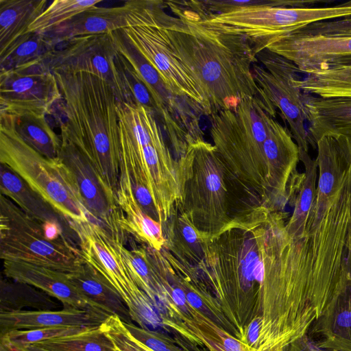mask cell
Listing matches in <instances>:
<instances>
[{"instance_id":"obj_1","label":"cell","mask_w":351,"mask_h":351,"mask_svg":"<svg viewBox=\"0 0 351 351\" xmlns=\"http://www.w3.org/2000/svg\"><path fill=\"white\" fill-rule=\"evenodd\" d=\"M165 3L176 16L167 14V36L202 88L208 117L234 108L246 97H262L252 73L256 55L245 36L200 23L181 2Z\"/></svg>"},{"instance_id":"obj_2","label":"cell","mask_w":351,"mask_h":351,"mask_svg":"<svg viewBox=\"0 0 351 351\" xmlns=\"http://www.w3.org/2000/svg\"><path fill=\"white\" fill-rule=\"evenodd\" d=\"M117 111L119 183L131 186L142 210L163 226L182 200L179 161L154 109L118 101Z\"/></svg>"},{"instance_id":"obj_3","label":"cell","mask_w":351,"mask_h":351,"mask_svg":"<svg viewBox=\"0 0 351 351\" xmlns=\"http://www.w3.org/2000/svg\"><path fill=\"white\" fill-rule=\"evenodd\" d=\"M53 73L65 115V121L60 124L61 140L75 145L89 159L115 195L119 183V101L115 92L93 74Z\"/></svg>"},{"instance_id":"obj_4","label":"cell","mask_w":351,"mask_h":351,"mask_svg":"<svg viewBox=\"0 0 351 351\" xmlns=\"http://www.w3.org/2000/svg\"><path fill=\"white\" fill-rule=\"evenodd\" d=\"M276 108L262 97L211 114L210 132L218 154L240 189L255 203L278 211L265 154Z\"/></svg>"},{"instance_id":"obj_5","label":"cell","mask_w":351,"mask_h":351,"mask_svg":"<svg viewBox=\"0 0 351 351\" xmlns=\"http://www.w3.org/2000/svg\"><path fill=\"white\" fill-rule=\"evenodd\" d=\"M178 161L181 207L203 239H210L229 228L238 217L232 211L231 192L232 186H239L215 146L204 139L191 143Z\"/></svg>"},{"instance_id":"obj_6","label":"cell","mask_w":351,"mask_h":351,"mask_svg":"<svg viewBox=\"0 0 351 351\" xmlns=\"http://www.w3.org/2000/svg\"><path fill=\"white\" fill-rule=\"evenodd\" d=\"M0 163L14 171L69 221H90L65 164L59 157L46 158L31 147L16 132L14 117L1 112Z\"/></svg>"},{"instance_id":"obj_7","label":"cell","mask_w":351,"mask_h":351,"mask_svg":"<svg viewBox=\"0 0 351 351\" xmlns=\"http://www.w3.org/2000/svg\"><path fill=\"white\" fill-rule=\"evenodd\" d=\"M0 256L3 261H22L64 273L84 264L80 248L56 226H47L27 215L1 194Z\"/></svg>"},{"instance_id":"obj_8","label":"cell","mask_w":351,"mask_h":351,"mask_svg":"<svg viewBox=\"0 0 351 351\" xmlns=\"http://www.w3.org/2000/svg\"><path fill=\"white\" fill-rule=\"evenodd\" d=\"M191 10L204 25L245 36L257 55L280 36L315 22L351 16V1L326 7L250 6L208 15Z\"/></svg>"},{"instance_id":"obj_9","label":"cell","mask_w":351,"mask_h":351,"mask_svg":"<svg viewBox=\"0 0 351 351\" xmlns=\"http://www.w3.org/2000/svg\"><path fill=\"white\" fill-rule=\"evenodd\" d=\"M69 223L77 237L84 262L97 271L120 295L131 319L144 328L165 330L162 317L134 281L121 254V234H114L90 221Z\"/></svg>"},{"instance_id":"obj_10","label":"cell","mask_w":351,"mask_h":351,"mask_svg":"<svg viewBox=\"0 0 351 351\" xmlns=\"http://www.w3.org/2000/svg\"><path fill=\"white\" fill-rule=\"evenodd\" d=\"M65 43L44 61L52 72L93 74L111 86L119 101L134 102L112 33L77 36Z\"/></svg>"},{"instance_id":"obj_11","label":"cell","mask_w":351,"mask_h":351,"mask_svg":"<svg viewBox=\"0 0 351 351\" xmlns=\"http://www.w3.org/2000/svg\"><path fill=\"white\" fill-rule=\"evenodd\" d=\"M166 16L163 10L154 21L122 31L130 44L158 72L172 94L209 116L202 88L173 49L165 27Z\"/></svg>"},{"instance_id":"obj_12","label":"cell","mask_w":351,"mask_h":351,"mask_svg":"<svg viewBox=\"0 0 351 351\" xmlns=\"http://www.w3.org/2000/svg\"><path fill=\"white\" fill-rule=\"evenodd\" d=\"M261 65L254 62L252 73L263 97L269 100L289 127L299 152H308V146L314 148L305 123L302 92L294 84L293 79L298 75L297 66L285 58L265 49L256 55Z\"/></svg>"},{"instance_id":"obj_13","label":"cell","mask_w":351,"mask_h":351,"mask_svg":"<svg viewBox=\"0 0 351 351\" xmlns=\"http://www.w3.org/2000/svg\"><path fill=\"white\" fill-rule=\"evenodd\" d=\"M61 99L56 78L44 60L0 71L1 113L46 116Z\"/></svg>"},{"instance_id":"obj_14","label":"cell","mask_w":351,"mask_h":351,"mask_svg":"<svg viewBox=\"0 0 351 351\" xmlns=\"http://www.w3.org/2000/svg\"><path fill=\"white\" fill-rule=\"evenodd\" d=\"M165 6L164 1L155 0H131L112 8L95 6L44 35L56 46L77 36L110 34L149 23Z\"/></svg>"},{"instance_id":"obj_15","label":"cell","mask_w":351,"mask_h":351,"mask_svg":"<svg viewBox=\"0 0 351 351\" xmlns=\"http://www.w3.org/2000/svg\"><path fill=\"white\" fill-rule=\"evenodd\" d=\"M59 158L73 176L90 221L103 226L114 234L123 232L118 223L120 210L115 195L89 159L75 145L63 140Z\"/></svg>"},{"instance_id":"obj_16","label":"cell","mask_w":351,"mask_h":351,"mask_svg":"<svg viewBox=\"0 0 351 351\" xmlns=\"http://www.w3.org/2000/svg\"><path fill=\"white\" fill-rule=\"evenodd\" d=\"M112 34L118 51L150 93L156 104V112L162 119L169 138L177 140L183 138L192 123L188 121V114L191 112L184 110L179 101V98H182L170 92L158 72L130 44L122 29L115 31Z\"/></svg>"},{"instance_id":"obj_17","label":"cell","mask_w":351,"mask_h":351,"mask_svg":"<svg viewBox=\"0 0 351 351\" xmlns=\"http://www.w3.org/2000/svg\"><path fill=\"white\" fill-rule=\"evenodd\" d=\"M266 49L307 74L324 69L337 58L351 56V36L327 37L293 32L276 38Z\"/></svg>"},{"instance_id":"obj_18","label":"cell","mask_w":351,"mask_h":351,"mask_svg":"<svg viewBox=\"0 0 351 351\" xmlns=\"http://www.w3.org/2000/svg\"><path fill=\"white\" fill-rule=\"evenodd\" d=\"M5 275L14 281L39 289L60 301L64 307L111 314L101 305L93 302L69 280L67 273L22 261H3Z\"/></svg>"},{"instance_id":"obj_19","label":"cell","mask_w":351,"mask_h":351,"mask_svg":"<svg viewBox=\"0 0 351 351\" xmlns=\"http://www.w3.org/2000/svg\"><path fill=\"white\" fill-rule=\"evenodd\" d=\"M316 145L319 175L313 206L317 210L322 211L341 188L351 169V137L326 136Z\"/></svg>"},{"instance_id":"obj_20","label":"cell","mask_w":351,"mask_h":351,"mask_svg":"<svg viewBox=\"0 0 351 351\" xmlns=\"http://www.w3.org/2000/svg\"><path fill=\"white\" fill-rule=\"evenodd\" d=\"M308 333L322 348L351 351V280L333 295Z\"/></svg>"},{"instance_id":"obj_21","label":"cell","mask_w":351,"mask_h":351,"mask_svg":"<svg viewBox=\"0 0 351 351\" xmlns=\"http://www.w3.org/2000/svg\"><path fill=\"white\" fill-rule=\"evenodd\" d=\"M108 317L104 314L71 307H64L62 310L56 311L1 309L0 336L16 330L58 326H100Z\"/></svg>"},{"instance_id":"obj_22","label":"cell","mask_w":351,"mask_h":351,"mask_svg":"<svg viewBox=\"0 0 351 351\" xmlns=\"http://www.w3.org/2000/svg\"><path fill=\"white\" fill-rule=\"evenodd\" d=\"M302 101L307 130L315 145L326 136L351 137V97L324 98L302 93Z\"/></svg>"},{"instance_id":"obj_23","label":"cell","mask_w":351,"mask_h":351,"mask_svg":"<svg viewBox=\"0 0 351 351\" xmlns=\"http://www.w3.org/2000/svg\"><path fill=\"white\" fill-rule=\"evenodd\" d=\"M1 194L3 195L29 217L47 226L61 228L73 241L77 237L69 221L8 166L0 163Z\"/></svg>"},{"instance_id":"obj_24","label":"cell","mask_w":351,"mask_h":351,"mask_svg":"<svg viewBox=\"0 0 351 351\" xmlns=\"http://www.w3.org/2000/svg\"><path fill=\"white\" fill-rule=\"evenodd\" d=\"M115 197L120 210L118 223L121 231L131 234L143 244L161 250L165 243L162 226L142 210L132 189L118 185Z\"/></svg>"},{"instance_id":"obj_25","label":"cell","mask_w":351,"mask_h":351,"mask_svg":"<svg viewBox=\"0 0 351 351\" xmlns=\"http://www.w3.org/2000/svg\"><path fill=\"white\" fill-rule=\"evenodd\" d=\"M162 230L165 239L163 248L179 261L197 268L203 259L204 246L207 240L191 223L180 203L162 226Z\"/></svg>"},{"instance_id":"obj_26","label":"cell","mask_w":351,"mask_h":351,"mask_svg":"<svg viewBox=\"0 0 351 351\" xmlns=\"http://www.w3.org/2000/svg\"><path fill=\"white\" fill-rule=\"evenodd\" d=\"M300 160L304 173H298L289 189V201L293 205V213L286 220L285 228L292 237L303 235L310 210L316 198L317 164L306 152H300Z\"/></svg>"},{"instance_id":"obj_27","label":"cell","mask_w":351,"mask_h":351,"mask_svg":"<svg viewBox=\"0 0 351 351\" xmlns=\"http://www.w3.org/2000/svg\"><path fill=\"white\" fill-rule=\"evenodd\" d=\"M46 4L45 0H0V55L28 32Z\"/></svg>"},{"instance_id":"obj_28","label":"cell","mask_w":351,"mask_h":351,"mask_svg":"<svg viewBox=\"0 0 351 351\" xmlns=\"http://www.w3.org/2000/svg\"><path fill=\"white\" fill-rule=\"evenodd\" d=\"M71 282L93 302L104 307L111 315H117L125 322H131L128 309L117 291L88 264L84 263L76 271L67 273Z\"/></svg>"},{"instance_id":"obj_29","label":"cell","mask_w":351,"mask_h":351,"mask_svg":"<svg viewBox=\"0 0 351 351\" xmlns=\"http://www.w3.org/2000/svg\"><path fill=\"white\" fill-rule=\"evenodd\" d=\"M293 79L302 93L324 98L351 97V66H332Z\"/></svg>"},{"instance_id":"obj_30","label":"cell","mask_w":351,"mask_h":351,"mask_svg":"<svg viewBox=\"0 0 351 351\" xmlns=\"http://www.w3.org/2000/svg\"><path fill=\"white\" fill-rule=\"evenodd\" d=\"M13 117L16 131L27 144L46 158L59 157L62 140L49 126L45 116L25 114Z\"/></svg>"},{"instance_id":"obj_31","label":"cell","mask_w":351,"mask_h":351,"mask_svg":"<svg viewBox=\"0 0 351 351\" xmlns=\"http://www.w3.org/2000/svg\"><path fill=\"white\" fill-rule=\"evenodd\" d=\"M56 49L44 34L27 32L0 55V71L17 68L37 60H45Z\"/></svg>"},{"instance_id":"obj_32","label":"cell","mask_w":351,"mask_h":351,"mask_svg":"<svg viewBox=\"0 0 351 351\" xmlns=\"http://www.w3.org/2000/svg\"><path fill=\"white\" fill-rule=\"evenodd\" d=\"M99 2L100 0H55L30 25L28 32L47 34Z\"/></svg>"},{"instance_id":"obj_33","label":"cell","mask_w":351,"mask_h":351,"mask_svg":"<svg viewBox=\"0 0 351 351\" xmlns=\"http://www.w3.org/2000/svg\"><path fill=\"white\" fill-rule=\"evenodd\" d=\"M34 344L51 351H118L100 326L74 335Z\"/></svg>"},{"instance_id":"obj_34","label":"cell","mask_w":351,"mask_h":351,"mask_svg":"<svg viewBox=\"0 0 351 351\" xmlns=\"http://www.w3.org/2000/svg\"><path fill=\"white\" fill-rule=\"evenodd\" d=\"M92 327L58 326L12 330L0 336V345L10 351H14L19 348L40 341L79 334L89 330Z\"/></svg>"},{"instance_id":"obj_35","label":"cell","mask_w":351,"mask_h":351,"mask_svg":"<svg viewBox=\"0 0 351 351\" xmlns=\"http://www.w3.org/2000/svg\"><path fill=\"white\" fill-rule=\"evenodd\" d=\"M319 1H293V0H215V1H182V3L192 10L204 14H219L233 10L250 6H275V7H313L312 5Z\"/></svg>"},{"instance_id":"obj_36","label":"cell","mask_w":351,"mask_h":351,"mask_svg":"<svg viewBox=\"0 0 351 351\" xmlns=\"http://www.w3.org/2000/svg\"><path fill=\"white\" fill-rule=\"evenodd\" d=\"M118 351H153L134 337L117 315H110L100 325Z\"/></svg>"},{"instance_id":"obj_37","label":"cell","mask_w":351,"mask_h":351,"mask_svg":"<svg viewBox=\"0 0 351 351\" xmlns=\"http://www.w3.org/2000/svg\"><path fill=\"white\" fill-rule=\"evenodd\" d=\"M125 326L130 333L153 351H190L180 345L169 335L158 330L144 328L132 322H125Z\"/></svg>"},{"instance_id":"obj_38","label":"cell","mask_w":351,"mask_h":351,"mask_svg":"<svg viewBox=\"0 0 351 351\" xmlns=\"http://www.w3.org/2000/svg\"><path fill=\"white\" fill-rule=\"evenodd\" d=\"M295 32L302 34L327 37L351 36V18L315 22Z\"/></svg>"},{"instance_id":"obj_39","label":"cell","mask_w":351,"mask_h":351,"mask_svg":"<svg viewBox=\"0 0 351 351\" xmlns=\"http://www.w3.org/2000/svg\"><path fill=\"white\" fill-rule=\"evenodd\" d=\"M285 351H332L319 347L307 334L292 342Z\"/></svg>"},{"instance_id":"obj_40","label":"cell","mask_w":351,"mask_h":351,"mask_svg":"<svg viewBox=\"0 0 351 351\" xmlns=\"http://www.w3.org/2000/svg\"><path fill=\"white\" fill-rule=\"evenodd\" d=\"M261 324V317H256L250 323L246 330L243 342L254 350L258 343Z\"/></svg>"},{"instance_id":"obj_41","label":"cell","mask_w":351,"mask_h":351,"mask_svg":"<svg viewBox=\"0 0 351 351\" xmlns=\"http://www.w3.org/2000/svg\"><path fill=\"white\" fill-rule=\"evenodd\" d=\"M176 341L181 346L185 347L190 351H217L214 349H209L204 346L195 344L180 336H173Z\"/></svg>"},{"instance_id":"obj_42","label":"cell","mask_w":351,"mask_h":351,"mask_svg":"<svg viewBox=\"0 0 351 351\" xmlns=\"http://www.w3.org/2000/svg\"><path fill=\"white\" fill-rule=\"evenodd\" d=\"M332 66H351V56L342 57L337 58L332 62H330L324 69L332 67ZM320 70V69H319Z\"/></svg>"},{"instance_id":"obj_43","label":"cell","mask_w":351,"mask_h":351,"mask_svg":"<svg viewBox=\"0 0 351 351\" xmlns=\"http://www.w3.org/2000/svg\"><path fill=\"white\" fill-rule=\"evenodd\" d=\"M14 351H51L35 344L23 346L16 349Z\"/></svg>"}]
</instances>
